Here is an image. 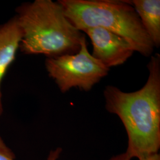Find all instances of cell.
Instances as JSON below:
<instances>
[{
	"instance_id": "6da1fadb",
	"label": "cell",
	"mask_w": 160,
	"mask_h": 160,
	"mask_svg": "<svg viewBox=\"0 0 160 160\" xmlns=\"http://www.w3.org/2000/svg\"><path fill=\"white\" fill-rule=\"evenodd\" d=\"M149 76L145 86L136 92H122L108 86L103 92L105 108L116 114L126 129V154L145 160L158 154L160 148V55L148 63Z\"/></svg>"
},
{
	"instance_id": "7a4b0ae2",
	"label": "cell",
	"mask_w": 160,
	"mask_h": 160,
	"mask_svg": "<svg viewBox=\"0 0 160 160\" xmlns=\"http://www.w3.org/2000/svg\"><path fill=\"white\" fill-rule=\"evenodd\" d=\"M16 12L22 34L19 48L24 54L55 58L80 51L84 34L70 23L58 1L24 2L17 7Z\"/></svg>"
},
{
	"instance_id": "3957f363",
	"label": "cell",
	"mask_w": 160,
	"mask_h": 160,
	"mask_svg": "<svg viewBox=\"0 0 160 160\" xmlns=\"http://www.w3.org/2000/svg\"><path fill=\"white\" fill-rule=\"evenodd\" d=\"M67 19L76 29L100 27L128 41L135 51L149 57L154 46L129 1L59 0Z\"/></svg>"
},
{
	"instance_id": "277c9868",
	"label": "cell",
	"mask_w": 160,
	"mask_h": 160,
	"mask_svg": "<svg viewBox=\"0 0 160 160\" xmlns=\"http://www.w3.org/2000/svg\"><path fill=\"white\" fill-rule=\"evenodd\" d=\"M45 66L49 77L63 93L73 87L88 92L108 74L109 71L89 52L85 36L77 53L48 58Z\"/></svg>"
},
{
	"instance_id": "5b68a950",
	"label": "cell",
	"mask_w": 160,
	"mask_h": 160,
	"mask_svg": "<svg viewBox=\"0 0 160 160\" xmlns=\"http://www.w3.org/2000/svg\"><path fill=\"white\" fill-rule=\"evenodd\" d=\"M92 41V56L108 68L125 63L135 49L123 38L100 27L85 29Z\"/></svg>"
},
{
	"instance_id": "8992f818",
	"label": "cell",
	"mask_w": 160,
	"mask_h": 160,
	"mask_svg": "<svg viewBox=\"0 0 160 160\" xmlns=\"http://www.w3.org/2000/svg\"><path fill=\"white\" fill-rule=\"evenodd\" d=\"M22 37V31L16 16L0 26V117L4 111L1 90L2 80L15 59Z\"/></svg>"
},
{
	"instance_id": "52a82bcc",
	"label": "cell",
	"mask_w": 160,
	"mask_h": 160,
	"mask_svg": "<svg viewBox=\"0 0 160 160\" xmlns=\"http://www.w3.org/2000/svg\"><path fill=\"white\" fill-rule=\"evenodd\" d=\"M137 12L154 46L160 45V0L129 1Z\"/></svg>"
},
{
	"instance_id": "ba28073f",
	"label": "cell",
	"mask_w": 160,
	"mask_h": 160,
	"mask_svg": "<svg viewBox=\"0 0 160 160\" xmlns=\"http://www.w3.org/2000/svg\"><path fill=\"white\" fill-rule=\"evenodd\" d=\"M0 160H17L16 156L0 137Z\"/></svg>"
},
{
	"instance_id": "9c48e42d",
	"label": "cell",
	"mask_w": 160,
	"mask_h": 160,
	"mask_svg": "<svg viewBox=\"0 0 160 160\" xmlns=\"http://www.w3.org/2000/svg\"><path fill=\"white\" fill-rule=\"evenodd\" d=\"M109 160H132L131 158L126 154V152L113 156ZM145 160H160V155L159 154L154 155L148 158Z\"/></svg>"
},
{
	"instance_id": "30bf717a",
	"label": "cell",
	"mask_w": 160,
	"mask_h": 160,
	"mask_svg": "<svg viewBox=\"0 0 160 160\" xmlns=\"http://www.w3.org/2000/svg\"><path fill=\"white\" fill-rule=\"evenodd\" d=\"M62 149L60 147H58L55 149H52L50 151L48 155L46 160H58L60 157L62 152Z\"/></svg>"
}]
</instances>
